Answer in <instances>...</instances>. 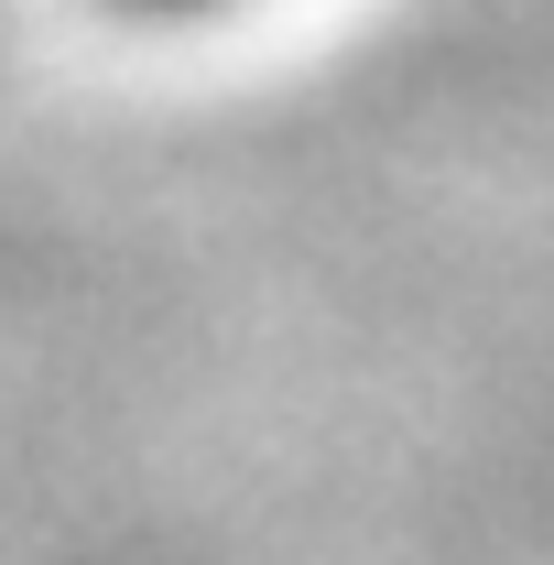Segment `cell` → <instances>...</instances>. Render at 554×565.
Masks as SVG:
<instances>
[{
    "label": "cell",
    "mask_w": 554,
    "mask_h": 565,
    "mask_svg": "<svg viewBox=\"0 0 554 565\" xmlns=\"http://www.w3.org/2000/svg\"><path fill=\"white\" fill-rule=\"evenodd\" d=\"M120 11H141V22H207V11H239V0H120Z\"/></svg>",
    "instance_id": "1"
}]
</instances>
